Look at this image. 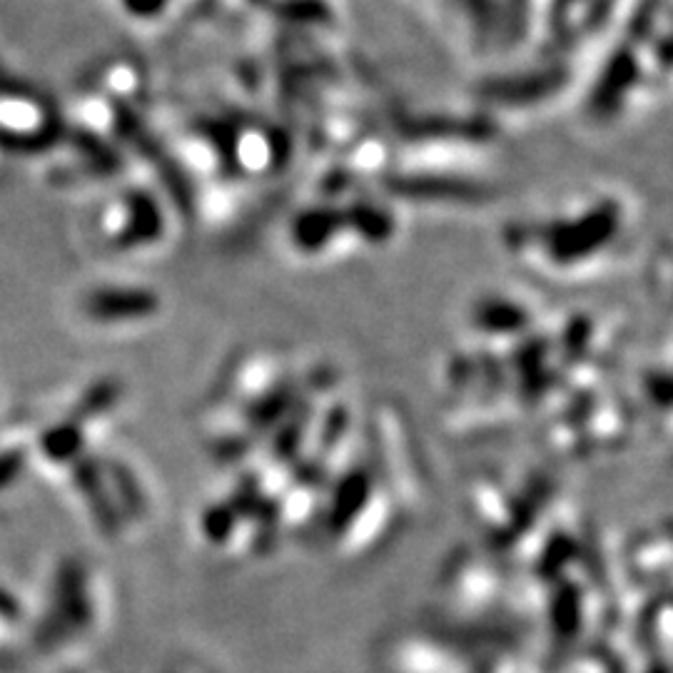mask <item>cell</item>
Masks as SVG:
<instances>
[{
    "instance_id": "cell-1",
    "label": "cell",
    "mask_w": 673,
    "mask_h": 673,
    "mask_svg": "<svg viewBox=\"0 0 673 673\" xmlns=\"http://www.w3.org/2000/svg\"><path fill=\"white\" fill-rule=\"evenodd\" d=\"M631 215L616 197H596L564 207L556 215L514 222L506 230L511 257L531 272L576 280L596 272L619 252L629 235Z\"/></svg>"
},
{
    "instance_id": "cell-2",
    "label": "cell",
    "mask_w": 673,
    "mask_h": 673,
    "mask_svg": "<svg viewBox=\"0 0 673 673\" xmlns=\"http://www.w3.org/2000/svg\"><path fill=\"white\" fill-rule=\"evenodd\" d=\"M394 237V215L372 202L305 207L287 227L292 250L307 257L335 255L339 247L382 245Z\"/></svg>"
},
{
    "instance_id": "cell-3",
    "label": "cell",
    "mask_w": 673,
    "mask_h": 673,
    "mask_svg": "<svg viewBox=\"0 0 673 673\" xmlns=\"http://www.w3.org/2000/svg\"><path fill=\"white\" fill-rule=\"evenodd\" d=\"M85 307H88V315L95 320L123 322L150 317L158 310V300H155V295L143 290H105L93 292Z\"/></svg>"
}]
</instances>
